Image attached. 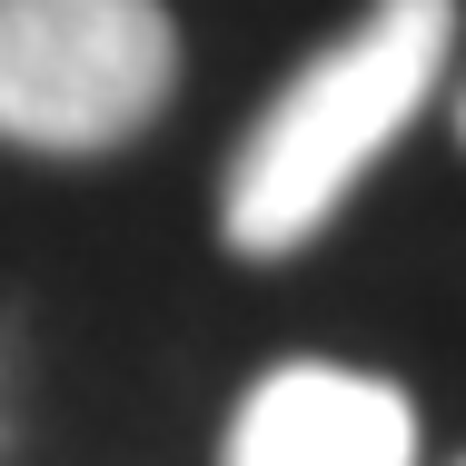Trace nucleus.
I'll return each mask as SVG.
<instances>
[{
    "instance_id": "obj_3",
    "label": "nucleus",
    "mask_w": 466,
    "mask_h": 466,
    "mask_svg": "<svg viewBox=\"0 0 466 466\" xmlns=\"http://www.w3.org/2000/svg\"><path fill=\"white\" fill-rule=\"evenodd\" d=\"M218 466H417V407L368 368L298 358L238 397Z\"/></svg>"
},
{
    "instance_id": "obj_4",
    "label": "nucleus",
    "mask_w": 466,
    "mask_h": 466,
    "mask_svg": "<svg viewBox=\"0 0 466 466\" xmlns=\"http://www.w3.org/2000/svg\"><path fill=\"white\" fill-rule=\"evenodd\" d=\"M457 139H466V90H457Z\"/></svg>"
},
{
    "instance_id": "obj_2",
    "label": "nucleus",
    "mask_w": 466,
    "mask_h": 466,
    "mask_svg": "<svg viewBox=\"0 0 466 466\" xmlns=\"http://www.w3.org/2000/svg\"><path fill=\"white\" fill-rule=\"evenodd\" d=\"M179 90L169 0H0V149L99 159Z\"/></svg>"
},
{
    "instance_id": "obj_1",
    "label": "nucleus",
    "mask_w": 466,
    "mask_h": 466,
    "mask_svg": "<svg viewBox=\"0 0 466 466\" xmlns=\"http://www.w3.org/2000/svg\"><path fill=\"white\" fill-rule=\"evenodd\" d=\"M447 60H457V0H368L348 40L298 60L228 159V188H218L228 248L238 258L308 248L348 208V188L377 169V149L427 109Z\"/></svg>"
}]
</instances>
